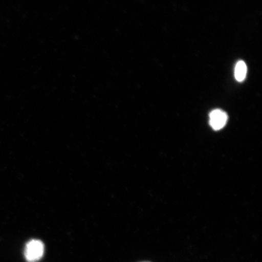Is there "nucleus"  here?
I'll list each match as a JSON object with an SVG mask.
<instances>
[{
    "label": "nucleus",
    "mask_w": 262,
    "mask_h": 262,
    "mask_svg": "<svg viewBox=\"0 0 262 262\" xmlns=\"http://www.w3.org/2000/svg\"><path fill=\"white\" fill-rule=\"evenodd\" d=\"M45 245L40 240H32L26 245L25 256L28 262H36L43 256Z\"/></svg>",
    "instance_id": "1"
},
{
    "label": "nucleus",
    "mask_w": 262,
    "mask_h": 262,
    "mask_svg": "<svg viewBox=\"0 0 262 262\" xmlns=\"http://www.w3.org/2000/svg\"><path fill=\"white\" fill-rule=\"evenodd\" d=\"M141 262H150V261H141Z\"/></svg>",
    "instance_id": "4"
},
{
    "label": "nucleus",
    "mask_w": 262,
    "mask_h": 262,
    "mask_svg": "<svg viewBox=\"0 0 262 262\" xmlns=\"http://www.w3.org/2000/svg\"><path fill=\"white\" fill-rule=\"evenodd\" d=\"M247 67L244 61L237 62L235 68V78L237 81H243L247 76Z\"/></svg>",
    "instance_id": "3"
},
{
    "label": "nucleus",
    "mask_w": 262,
    "mask_h": 262,
    "mask_svg": "<svg viewBox=\"0 0 262 262\" xmlns=\"http://www.w3.org/2000/svg\"><path fill=\"white\" fill-rule=\"evenodd\" d=\"M227 121L228 115L222 110H213L209 114V124L213 129L218 130L222 129Z\"/></svg>",
    "instance_id": "2"
}]
</instances>
